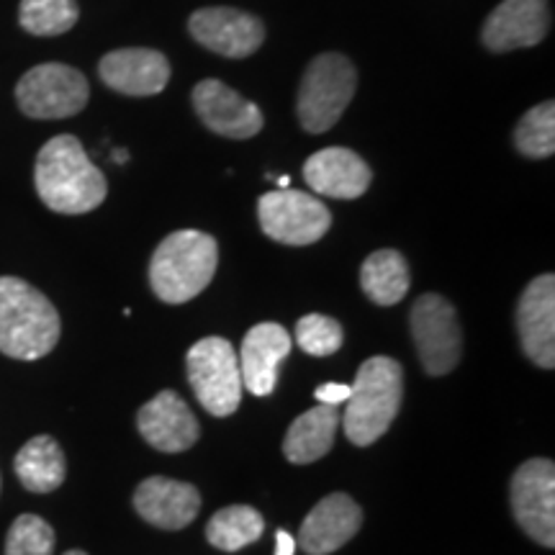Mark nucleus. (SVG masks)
I'll use <instances>...</instances> for the list:
<instances>
[{
	"label": "nucleus",
	"mask_w": 555,
	"mask_h": 555,
	"mask_svg": "<svg viewBox=\"0 0 555 555\" xmlns=\"http://www.w3.org/2000/svg\"><path fill=\"white\" fill-rule=\"evenodd\" d=\"M358 88L356 65L345 54H319L309 62L298 88L296 114L311 134H324L339 121Z\"/></svg>",
	"instance_id": "39448f33"
},
{
	"label": "nucleus",
	"mask_w": 555,
	"mask_h": 555,
	"mask_svg": "<svg viewBox=\"0 0 555 555\" xmlns=\"http://www.w3.org/2000/svg\"><path fill=\"white\" fill-rule=\"evenodd\" d=\"M62 322L41 291L21 278H0V352L13 360H39L57 347Z\"/></svg>",
	"instance_id": "f03ea898"
},
{
	"label": "nucleus",
	"mask_w": 555,
	"mask_h": 555,
	"mask_svg": "<svg viewBox=\"0 0 555 555\" xmlns=\"http://www.w3.org/2000/svg\"><path fill=\"white\" fill-rule=\"evenodd\" d=\"M65 555H88V553H82V551H67Z\"/></svg>",
	"instance_id": "2f4dec72"
},
{
	"label": "nucleus",
	"mask_w": 555,
	"mask_h": 555,
	"mask_svg": "<svg viewBox=\"0 0 555 555\" xmlns=\"http://www.w3.org/2000/svg\"><path fill=\"white\" fill-rule=\"evenodd\" d=\"M304 178L319 196L352 201L371 189L373 172L358 152L347 147H327L307 159Z\"/></svg>",
	"instance_id": "aec40b11"
},
{
	"label": "nucleus",
	"mask_w": 555,
	"mask_h": 555,
	"mask_svg": "<svg viewBox=\"0 0 555 555\" xmlns=\"http://www.w3.org/2000/svg\"><path fill=\"white\" fill-rule=\"evenodd\" d=\"M21 486L31 494H50L67 476V461L60 442L50 435H37L26 442L13 461Z\"/></svg>",
	"instance_id": "4be33fe9"
},
{
	"label": "nucleus",
	"mask_w": 555,
	"mask_h": 555,
	"mask_svg": "<svg viewBox=\"0 0 555 555\" xmlns=\"http://www.w3.org/2000/svg\"><path fill=\"white\" fill-rule=\"evenodd\" d=\"M296 553V540L288 530L275 532V555H294Z\"/></svg>",
	"instance_id": "c756f323"
},
{
	"label": "nucleus",
	"mask_w": 555,
	"mask_h": 555,
	"mask_svg": "<svg viewBox=\"0 0 555 555\" xmlns=\"http://www.w3.org/2000/svg\"><path fill=\"white\" fill-rule=\"evenodd\" d=\"M363 525V509L352 496L335 491L324 496L304 519L298 547L309 555H330L350 543Z\"/></svg>",
	"instance_id": "2eb2a0df"
},
{
	"label": "nucleus",
	"mask_w": 555,
	"mask_h": 555,
	"mask_svg": "<svg viewBox=\"0 0 555 555\" xmlns=\"http://www.w3.org/2000/svg\"><path fill=\"white\" fill-rule=\"evenodd\" d=\"M345 332L337 319L327 314H307L296 324V343L307 356L327 358L343 347Z\"/></svg>",
	"instance_id": "bb28decb"
},
{
	"label": "nucleus",
	"mask_w": 555,
	"mask_h": 555,
	"mask_svg": "<svg viewBox=\"0 0 555 555\" xmlns=\"http://www.w3.org/2000/svg\"><path fill=\"white\" fill-rule=\"evenodd\" d=\"M34 183L41 204L69 217L99 208L108 193L106 176L90 163L80 139L73 134L54 137L39 150Z\"/></svg>",
	"instance_id": "f257e3e1"
},
{
	"label": "nucleus",
	"mask_w": 555,
	"mask_h": 555,
	"mask_svg": "<svg viewBox=\"0 0 555 555\" xmlns=\"http://www.w3.org/2000/svg\"><path fill=\"white\" fill-rule=\"evenodd\" d=\"M517 332L525 356L538 367L555 365V278H535L522 291L517 307Z\"/></svg>",
	"instance_id": "f8f14e48"
},
{
	"label": "nucleus",
	"mask_w": 555,
	"mask_h": 555,
	"mask_svg": "<svg viewBox=\"0 0 555 555\" xmlns=\"http://www.w3.org/2000/svg\"><path fill=\"white\" fill-rule=\"evenodd\" d=\"M360 288L378 307H393L409 291V266L397 249H378L367 255L360 268Z\"/></svg>",
	"instance_id": "5701e85b"
},
{
	"label": "nucleus",
	"mask_w": 555,
	"mask_h": 555,
	"mask_svg": "<svg viewBox=\"0 0 555 555\" xmlns=\"http://www.w3.org/2000/svg\"><path fill=\"white\" fill-rule=\"evenodd\" d=\"M314 397H317L319 404H324V406H339V404H345L347 399H350V386H345V384H322L314 391Z\"/></svg>",
	"instance_id": "c85d7f7f"
},
{
	"label": "nucleus",
	"mask_w": 555,
	"mask_h": 555,
	"mask_svg": "<svg viewBox=\"0 0 555 555\" xmlns=\"http://www.w3.org/2000/svg\"><path fill=\"white\" fill-rule=\"evenodd\" d=\"M101 80L111 90L121 95H144L163 93L170 82V62L163 52L144 50V47H127V50L108 52L99 65Z\"/></svg>",
	"instance_id": "f3484780"
},
{
	"label": "nucleus",
	"mask_w": 555,
	"mask_h": 555,
	"mask_svg": "<svg viewBox=\"0 0 555 555\" xmlns=\"http://www.w3.org/2000/svg\"><path fill=\"white\" fill-rule=\"evenodd\" d=\"M509 502L517 525L538 545H555V466L547 457H532L512 476Z\"/></svg>",
	"instance_id": "9d476101"
},
{
	"label": "nucleus",
	"mask_w": 555,
	"mask_h": 555,
	"mask_svg": "<svg viewBox=\"0 0 555 555\" xmlns=\"http://www.w3.org/2000/svg\"><path fill=\"white\" fill-rule=\"evenodd\" d=\"M219 245L198 229H180L155 249L150 262V283L159 301L185 304L217 275Z\"/></svg>",
	"instance_id": "20e7f679"
},
{
	"label": "nucleus",
	"mask_w": 555,
	"mask_h": 555,
	"mask_svg": "<svg viewBox=\"0 0 555 555\" xmlns=\"http://www.w3.org/2000/svg\"><path fill=\"white\" fill-rule=\"evenodd\" d=\"M193 108L219 137L249 139L262 129V111L221 80H201L193 88Z\"/></svg>",
	"instance_id": "ddd939ff"
},
{
	"label": "nucleus",
	"mask_w": 555,
	"mask_h": 555,
	"mask_svg": "<svg viewBox=\"0 0 555 555\" xmlns=\"http://www.w3.org/2000/svg\"><path fill=\"white\" fill-rule=\"evenodd\" d=\"M137 515L159 530H183L198 517L201 494L193 483L152 476L134 491Z\"/></svg>",
	"instance_id": "6ab92c4d"
},
{
	"label": "nucleus",
	"mask_w": 555,
	"mask_h": 555,
	"mask_svg": "<svg viewBox=\"0 0 555 555\" xmlns=\"http://www.w3.org/2000/svg\"><path fill=\"white\" fill-rule=\"evenodd\" d=\"M515 144L525 157L545 159L555 152V103H538L519 119Z\"/></svg>",
	"instance_id": "a878e982"
},
{
	"label": "nucleus",
	"mask_w": 555,
	"mask_h": 555,
	"mask_svg": "<svg viewBox=\"0 0 555 555\" xmlns=\"http://www.w3.org/2000/svg\"><path fill=\"white\" fill-rule=\"evenodd\" d=\"M189 384L201 406L214 416L234 414L242 404V373L237 350L224 337H204L185 358Z\"/></svg>",
	"instance_id": "423d86ee"
},
{
	"label": "nucleus",
	"mask_w": 555,
	"mask_h": 555,
	"mask_svg": "<svg viewBox=\"0 0 555 555\" xmlns=\"http://www.w3.org/2000/svg\"><path fill=\"white\" fill-rule=\"evenodd\" d=\"M54 530L39 515H21L5 538V555H52Z\"/></svg>",
	"instance_id": "cd10ccee"
},
{
	"label": "nucleus",
	"mask_w": 555,
	"mask_h": 555,
	"mask_svg": "<svg viewBox=\"0 0 555 555\" xmlns=\"http://www.w3.org/2000/svg\"><path fill=\"white\" fill-rule=\"evenodd\" d=\"M288 183H291V178L283 176L281 180H278V189H288Z\"/></svg>",
	"instance_id": "7c9ffc66"
},
{
	"label": "nucleus",
	"mask_w": 555,
	"mask_h": 555,
	"mask_svg": "<svg viewBox=\"0 0 555 555\" xmlns=\"http://www.w3.org/2000/svg\"><path fill=\"white\" fill-rule=\"evenodd\" d=\"M412 337L416 356L429 376H448L461 363L463 332L455 307L440 294H425L412 307Z\"/></svg>",
	"instance_id": "6e6552de"
},
{
	"label": "nucleus",
	"mask_w": 555,
	"mask_h": 555,
	"mask_svg": "<svg viewBox=\"0 0 555 555\" xmlns=\"http://www.w3.org/2000/svg\"><path fill=\"white\" fill-rule=\"evenodd\" d=\"M139 435L159 453H185L198 442L201 425L176 391H159L137 414Z\"/></svg>",
	"instance_id": "4468645a"
},
{
	"label": "nucleus",
	"mask_w": 555,
	"mask_h": 555,
	"mask_svg": "<svg viewBox=\"0 0 555 555\" xmlns=\"http://www.w3.org/2000/svg\"><path fill=\"white\" fill-rule=\"evenodd\" d=\"M258 219L270 240L291 247L314 245L330 232L332 214L304 191L278 189L258 201Z\"/></svg>",
	"instance_id": "1a4fd4ad"
},
{
	"label": "nucleus",
	"mask_w": 555,
	"mask_h": 555,
	"mask_svg": "<svg viewBox=\"0 0 555 555\" xmlns=\"http://www.w3.org/2000/svg\"><path fill=\"white\" fill-rule=\"evenodd\" d=\"M75 0H21L18 21L31 37H60L78 24Z\"/></svg>",
	"instance_id": "393cba45"
},
{
	"label": "nucleus",
	"mask_w": 555,
	"mask_h": 555,
	"mask_svg": "<svg viewBox=\"0 0 555 555\" xmlns=\"http://www.w3.org/2000/svg\"><path fill=\"white\" fill-rule=\"evenodd\" d=\"M189 29L201 47L229 60L249 57L266 39L260 18L237 9H201L191 16Z\"/></svg>",
	"instance_id": "9b49d317"
},
{
	"label": "nucleus",
	"mask_w": 555,
	"mask_h": 555,
	"mask_svg": "<svg viewBox=\"0 0 555 555\" xmlns=\"http://www.w3.org/2000/svg\"><path fill=\"white\" fill-rule=\"evenodd\" d=\"M90 86L80 69L47 62L31 67L16 86L18 108L29 119H67L88 106Z\"/></svg>",
	"instance_id": "0eeeda50"
},
{
	"label": "nucleus",
	"mask_w": 555,
	"mask_h": 555,
	"mask_svg": "<svg viewBox=\"0 0 555 555\" xmlns=\"http://www.w3.org/2000/svg\"><path fill=\"white\" fill-rule=\"evenodd\" d=\"M404 397V371L393 358L376 356L360 365L350 399L345 401L343 429L347 440L367 448L388 433Z\"/></svg>",
	"instance_id": "7ed1b4c3"
},
{
	"label": "nucleus",
	"mask_w": 555,
	"mask_h": 555,
	"mask_svg": "<svg viewBox=\"0 0 555 555\" xmlns=\"http://www.w3.org/2000/svg\"><path fill=\"white\" fill-rule=\"evenodd\" d=\"M262 530H266V519L258 509L247 504H234L224 506L208 519L206 540L217 551L237 553L242 547L253 545L255 540H260Z\"/></svg>",
	"instance_id": "b1692460"
},
{
	"label": "nucleus",
	"mask_w": 555,
	"mask_h": 555,
	"mask_svg": "<svg viewBox=\"0 0 555 555\" xmlns=\"http://www.w3.org/2000/svg\"><path fill=\"white\" fill-rule=\"evenodd\" d=\"M294 339L288 330L275 322L255 324L242 339L240 373L245 391L255 397H270L278 384V367L288 358Z\"/></svg>",
	"instance_id": "dca6fc26"
},
{
	"label": "nucleus",
	"mask_w": 555,
	"mask_h": 555,
	"mask_svg": "<svg viewBox=\"0 0 555 555\" xmlns=\"http://www.w3.org/2000/svg\"><path fill=\"white\" fill-rule=\"evenodd\" d=\"M339 427L337 406L319 404L304 412L294 425L288 427L286 440H283V455L296 466H307L319 457H324L335 446V435Z\"/></svg>",
	"instance_id": "412c9836"
},
{
	"label": "nucleus",
	"mask_w": 555,
	"mask_h": 555,
	"mask_svg": "<svg viewBox=\"0 0 555 555\" xmlns=\"http://www.w3.org/2000/svg\"><path fill=\"white\" fill-rule=\"evenodd\" d=\"M551 29L545 0H504L483 24L481 39L491 52H512L535 47Z\"/></svg>",
	"instance_id": "a211bd4d"
}]
</instances>
